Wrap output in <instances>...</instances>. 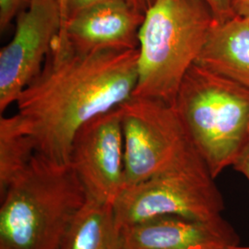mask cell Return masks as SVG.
Wrapping results in <instances>:
<instances>
[{
	"label": "cell",
	"mask_w": 249,
	"mask_h": 249,
	"mask_svg": "<svg viewBox=\"0 0 249 249\" xmlns=\"http://www.w3.org/2000/svg\"><path fill=\"white\" fill-rule=\"evenodd\" d=\"M138 56V49L81 52L57 37L42 71L16 101L15 116L36 151L70 164L80 127L132 97Z\"/></svg>",
	"instance_id": "cell-1"
},
{
	"label": "cell",
	"mask_w": 249,
	"mask_h": 249,
	"mask_svg": "<svg viewBox=\"0 0 249 249\" xmlns=\"http://www.w3.org/2000/svg\"><path fill=\"white\" fill-rule=\"evenodd\" d=\"M86 199L71 164L36 152L1 197L0 249H59Z\"/></svg>",
	"instance_id": "cell-2"
},
{
	"label": "cell",
	"mask_w": 249,
	"mask_h": 249,
	"mask_svg": "<svg viewBox=\"0 0 249 249\" xmlns=\"http://www.w3.org/2000/svg\"><path fill=\"white\" fill-rule=\"evenodd\" d=\"M204 0H152L139 33L135 97L175 106L215 22Z\"/></svg>",
	"instance_id": "cell-3"
},
{
	"label": "cell",
	"mask_w": 249,
	"mask_h": 249,
	"mask_svg": "<svg viewBox=\"0 0 249 249\" xmlns=\"http://www.w3.org/2000/svg\"><path fill=\"white\" fill-rule=\"evenodd\" d=\"M174 107L214 179L234 164L249 142V89L194 64Z\"/></svg>",
	"instance_id": "cell-4"
},
{
	"label": "cell",
	"mask_w": 249,
	"mask_h": 249,
	"mask_svg": "<svg viewBox=\"0 0 249 249\" xmlns=\"http://www.w3.org/2000/svg\"><path fill=\"white\" fill-rule=\"evenodd\" d=\"M124 189L171 172L206 164L174 106L132 96L119 106Z\"/></svg>",
	"instance_id": "cell-5"
},
{
	"label": "cell",
	"mask_w": 249,
	"mask_h": 249,
	"mask_svg": "<svg viewBox=\"0 0 249 249\" xmlns=\"http://www.w3.org/2000/svg\"><path fill=\"white\" fill-rule=\"evenodd\" d=\"M223 196L206 164L171 172L124 188L114 203L119 231L167 215L213 221L223 218Z\"/></svg>",
	"instance_id": "cell-6"
},
{
	"label": "cell",
	"mask_w": 249,
	"mask_h": 249,
	"mask_svg": "<svg viewBox=\"0 0 249 249\" xmlns=\"http://www.w3.org/2000/svg\"><path fill=\"white\" fill-rule=\"evenodd\" d=\"M61 29L59 0H31L17 16L14 36L0 51L1 114L41 72Z\"/></svg>",
	"instance_id": "cell-7"
},
{
	"label": "cell",
	"mask_w": 249,
	"mask_h": 249,
	"mask_svg": "<svg viewBox=\"0 0 249 249\" xmlns=\"http://www.w3.org/2000/svg\"><path fill=\"white\" fill-rule=\"evenodd\" d=\"M70 164L88 196L115 203L124 190V138L119 107L80 127L72 144Z\"/></svg>",
	"instance_id": "cell-8"
},
{
	"label": "cell",
	"mask_w": 249,
	"mask_h": 249,
	"mask_svg": "<svg viewBox=\"0 0 249 249\" xmlns=\"http://www.w3.org/2000/svg\"><path fill=\"white\" fill-rule=\"evenodd\" d=\"M239 241L223 217L197 221L167 215L122 229L119 249H229Z\"/></svg>",
	"instance_id": "cell-9"
},
{
	"label": "cell",
	"mask_w": 249,
	"mask_h": 249,
	"mask_svg": "<svg viewBox=\"0 0 249 249\" xmlns=\"http://www.w3.org/2000/svg\"><path fill=\"white\" fill-rule=\"evenodd\" d=\"M143 19L128 0H110L72 17L58 38L81 52L138 49Z\"/></svg>",
	"instance_id": "cell-10"
},
{
	"label": "cell",
	"mask_w": 249,
	"mask_h": 249,
	"mask_svg": "<svg viewBox=\"0 0 249 249\" xmlns=\"http://www.w3.org/2000/svg\"><path fill=\"white\" fill-rule=\"evenodd\" d=\"M196 64L249 89V20H215Z\"/></svg>",
	"instance_id": "cell-11"
},
{
	"label": "cell",
	"mask_w": 249,
	"mask_h": 249,
	"mask_svg": "<svg viewBox=\"0 0 249 249\" xmlns=\"http://www.w3.org/2000/svg\"><path fill=\"white\" fill-rule=\"evenodd\" d=\"M119 234L114 204L87 195L59 249H119Z\"/></svg>",
	"instance_id": "cell-12"
},
{
	"label": "cell",
	"mask_w": 249,
	"mask_h": 249,
	"mask_svg": "<svg viewBox=\"0 0 249 249\" xmlns=\"http://www.w3.org/2000/svg\"><path fill=\"white\" fill-rule=\"evenodd\" d=\"M36 152V143L16 116L0 118V196L25 171Z\"/></svg>",
	"instance_id": "cell-13"
},
{
	"label": "cell",
	"mask_w": 249,
	"mask_h": 249,
	"mask_svg": "<svg viewBox=\"0 0 249 249\" xmlns=\"http://www.w3.org/2000/svg\"><path fill=\"white\" fill-rule=\"evenodd\" d=\"M31 0H0V30L3 33L9 23L26 9Z\"/></svg>",
	"instance_id": "cell-14"
},
{
	"label": "cell",
	"mask_w": 249,
	"mask_h": 249,
	"mask_svg": "<svg viewBox=\"0 0 249 249\" xmlns=\"http://www.w3.org/2000/svg\"><path fill=\"white\" fill-rule=\"evenodd\" d=\"M218 21H223L235 16L232 13L231 0H204Z\"/></svg>",
	"instance_id": "cell-15"
},
{
	"label": "cell",
	"mask_w": 249,
	"mask_h": 249,
	"mask_svg": "<svg viewBox=\"0 0 249 249\" xmlns=\"http://www.w3.org/2000/svg\"><path fill=\"white\" fill-rule=\"evenodd\" d=\"M107 1L110 0H68V21L81 11Z\"/></svg>",
	"instance_id": "cell-16"
},
{
	"label": "cell",
	"mask_w": 249,
	"mask_h": 249,
	"mask_svg": "<svg viewBox=\"0 0 249 249\" xmlns=\"http://www.w3.org/2000/svg\"><path fill=\"white\" fill-rule=\"evenodd\" d=\"M232 167L247 178L249 183V142L244 148Z\"/></svg>",
	"instance_id": "cell-17"
},
{
	"label": "cell",
	"mask_w": 249,
	"mask_h": 249,
	"mask_svg": "<svg viewBox=\"0 0 249 249\" xmlns=\"http://www.w3.org/2000/svg\"><path fill=\"white\" fill-rule=\"evenodd\" d=\"M232 13L249 20V0H231Z\"/></svg>",
	"instance_id": "cell-18"
},
{
	"label": "cell",
	"mask_w": 249,
	"mask_h": 249,
	"mask_svg": "<svg viewBox=\"0 0 249 249\" xmlns=\"http://www.w3.org/2000/svg\"><path fill=\"white\" fill-rule=\"evenodd\" d=\"M128 1L135 9L143 14L146 12V10L150 7L152 2V0H128Z\"/></svg>",
	"instance_id": "cell-19"
},
{
	"label": "cell",
	"mask_w": 249,
	"mask_h": 249,
	"mask_svg": "<svg viewBox=\"0 0 249 249\" xmlns=\"http://www.w3.org/2000/svg\"><path fill=\"white\" fill-rule=\"evenodd\" d=\"M60 9H61V18H62V29L59 36H62L68 23V0H59Z\"/></svg>",
	"instance_id": "cell-20"
},
{
	"label": "cell",
	"mask_w": 249,
	"mask_h": 249,
	"mask_svg": "<svg viewBox=\"0 0 249 249\" xmlns=\"http://www.w3.org/2000/svg\"><path fill=\"white\" fill-rule=\"evenodd\" d=\"M229 249H249V247H242V246H239V245H237V246H233V247H231Z\"/></svg>",
	"instance_id": "cell-21"
}]
</instances>
